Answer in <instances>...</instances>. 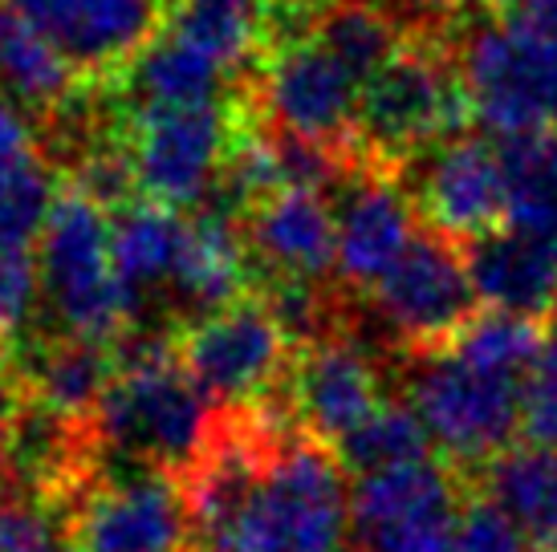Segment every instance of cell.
<instances>
[{
  "label": "cell",
  "mask_w": 557,
  "mask_h": 552,
  "mask_svg": "<svg viewBox=\"0 0 557 552\" xmlns=\"http://www.w3.org/2000/svg\"><path fill=\"white\" fill-rule=\"evenodd\" d=\"M37 305H41V276L33 248L0 240V341L21 334Z\"/></svg>",
  "instance_id": "obj_30"
},
{
  "label": "cell",
  "mask_w": 557,
  "mask_h": 552,
  "mask_svg": "<svg viewBox=\"0 0 557 552\" xmlns=\"http://www.w3.org/2000/svg\"><path fill=\"white\" fill-rule=\"evenodd\" d=\"M168 33L245 86L269 49V0H175Z\"/></svg>",
  "instance_id": "obj_23"
},
{
  "label": "cell",
  "mask_w": 557,
  "mask_h": 552,
  "mask_svg": "<svg viewBox=\"0 0 557 552\" xmlns=\"http://www.w3.org/2000/svg\"><path fill=\"white\" fill-rule=\"evenodd\" d=\"M252 264L264 280L322 285L338 261V224L325 191L285 187L240 215Z\"/></svg>",
  "instance_id": "obj_17"
},
{
  "label": "cell",
  "mask_w": 557,
  "mask_h": 552,
  "mask_svg": "<svg viewBox=\"0 0 557 552\" xmlns=\"http://www.w3.org/2000/svg\"><path fill=\"white\" fill-rule=\"evenodd\" d=\"M119 350L49 334L16 362L21 394L70 423H94V411L114 382Z\"/></svg>",
  "instance_id": "obj_20"
},
{
  "label": "cell",
  "mask_w": 557,
  "mask_h": 552,
  "mask_svg": "<svg viewBox=\"0 0 557 552\" xmlns=\"http://www.w3.org/2000/svg\"><path fill=\"white\" fill-rule=\"evenodd\" d=\"M58 196H62L58 167L37 151L25 167H16L13 175L0 179V240L21 248L37 244Z\"/></svg>",
  "instance_id": "obj_29"
},
{
  "label": "cell",
  "mask_w": 557,
  "mask_h": 552,
  "mask_svg": "<svg viewBox=\"0 0 557 552\" xmlns=\"http://www.w3.org/2000/svg\"><path fill=\"white\" fill-rule=\"evenodd\" d=\"M175 484L191 552H342L350 524L342 463L277 402L216 411L208 443Z\"/></svg>",
  "instance_id": "obj_1"
},
{
  "label": "cell",
  "mask_w": 557,
  "mask_h": 552,
  "mask_svg": "<svg viewBox=\"0 0 557 552\" xmlns=\"http://www.w3.org/2000/svg\"><path fill=\"white\" fill-rule=\"evenodd\" d=\"M444 350L460 353L465 362L488 369V374H505V378L525 382L545 353V329L542 322L488 309V313H476Z\"/></svg>",
  "instance_id": "obj_28"
},
{
  "label": "cell",
  "mask_w": 557,
  "mask_h": 552,
  "mask_svg": "<svg viewBox=\"0 0 557 552\" xmlns=\"http://www.w3.org/2000/svg\"><path fill=\"white\" fill-rule=\"evenodd\" d=\"M451 552H533L521 528L500 512V507L480 491L468 495L460 524H456V537H451Z\"/></svg>",
  "instance_id": "obj_31"
},
{
  "label": "cell",
  "mask_w": 557,
  "mask_h": 552,
  "mask_svg": "<svg viewBox=\"0 0 557 552\" xmlns=\"http://www.w3.org/2000/svg\"><path fill=\"white\" fill-rule=\"evenodd\" d=\"M184 215L159 208V203L135 200L131 208L114 212V224H110L114 273H119V285L139 301L143 313L159 292L171 289V276H175V264L184 252Z\"/></svg>",
  "instance_id": "obj_22"
},
{
  "label": "cell",
  "mask_w": 557,
  "mask_h": 552,
  "mask_svg": "<svg viewBox=\"0 0 557 552\" xmlns=\"http://www.w3.org/2000/svg\"><path fill=\"white\" fill-rule=\"evenodd\" d=\"M517 16H521L542 41H549V46L557 49V0H525V4L517 9Z\"/></svg>",
  "instance_id": "obj_36"
},
{
  "label": "cell",
  "mask_w": 557,
  "mask_h": 552,
  "mask_svg": "<svg viewBox=\"0 0 557 552\" xmlns=\"http://www.w3.org/2000/svg\"><path fill=\"white\" fill-rule=\"evenodd\" d=\"M480 301L529 322L557 317V236L500 224L465 248Z\"/></svg>",
  "instance_id": "obj_18"
},
{
  "label": "cell",
  "mask_w": 557,
  "mask_h": 552,
  "mask_svg": "<svg viewBox=\"0 0 557 552\" xmlns=\"http://www.w3.org/2000/svg\"><path fill=\"white\" fill-rule=\"evenodd\" d=\"M407 402L416 406L432 443L444 451L460 476H476L509 451L521 427L525 382L488 374L451 350L411 353L407 357Z\"/></svg>",
  "instance_id": "obj_6"
},
{
  "label": "cell",
  "mask_w": 557,
  "mask_h": 552,
  "mask_svg": "<svg viewBox=\"0 0 557 552\" xmlns=\"http://www.w3.org/2000/svg\"><path fill=\"white\" fill-rule=\"evenodd\" d=\"M342 472L379 476L391 467H407L432 455V435L423 427V418L407 399H383L350 435H342L334 443Z\"/></svg>",
  "instance_id": "obj_27"
},
{
  "label": "cell",
  "mask_w": 557,
  "mask_h": 552,
  "mask_svg": "<svg viewBox=\"0 0 557 552\" xmlns=\"http://www.w3.org/2000/svg\"><path fill=\"white\" fill-rule=\"evenodd\" d=\"M37 276L41 305L53 317L58 338L119 350L143 322L139 301L119 285L114 273L107 212L74 187H62L37 240Z\"/></svg>",
  "instance_id": "obj_3"
},
{
  "label": "cell",
  "mask_w": 557,
  "mask_h": 552,
  "mask_svg": "<svg viewBox=\"0 0 557 552\" xmlns=\"http://www.w3.org/2000/svg\"><path fill=\"white\" fill-rule=\"evenodd\" d=\"M248 110L277 135L322 147L342 159L358 151V86L306 29L269 41L264 58L245 81ZM367 163V159H362Z\"/></svg>",
  "instance_id": "obj_8"
},
{
  "label": "cell",
  "mask_w": 557,
  "mask_h": 552,
  "mask_svg": "<svg viewBox=\"0 0 557 552\" xmlns=\"http://www.w3.org/2000/svg\"><path fill=\"white\" fill-rule=\"evenodd\" d=\"M65 540V524L49 507L0 495V552H58Z\"/></svg>",
  "instance_id": "obj_32"
},
{
  "label": "cell",
  "mask_w": 557,
  "mask_h": 552,
  "mask_svg": "<svg viewBox=\"0 0 557 552\" xmlns=\"http://www.w3.org/2000/svg\"><path fill=\"white\" fill-rule=\"evenodd\" d=\"M33 154H37V126H33L29 110L0 93V179L25 167Z\"/></svg>",
  "instance_id": "obj_34"
},
{
  "label": "cell",
  "mask_w": 557,
  "mask_h": 552,
  "mask_svg": "<svg viewBox=\"0 0 557 552\" xmlns=\"http://www.w3.org/2000/svg\"><path fill=\"white\" fill-rule=\"evenodd\" d=\"M476 479L533 552H557V447H509Z\"/></svg>",
  "instance_id": "obj_24"
},
{
  "label": "cell",
  "mask_w": 557,
  "mask_h": 552,
  "mask_svg": "<svg viewBox=\"0 0 557 552\" xmlns=\"http://www.w3.org/2000/svg\"><path fill=\"white\" fill-rule=\"evenodd\" d=\"M306 37H313L358 86H367L411 41V33L374 0H313Z\"/></svg>",
  "instance_id": "obj_25"
},
{
  "label": "cell",
  "mask_w": 557,
  "mask_h": 552,
  "mask_svg": "<svg viewBox=\"0 0 557 552\" xmlns=\"http://www.w3.org/2000/svg\"><path fill=\"white\" fill-rule=\"evenodd\" d=\"M407 191L416 200V212L428 219V228H435L440 236H448V240L465 248L505 224L500 151L488 147L484 138L465 135L451 138V142H440L428 154H419L416 179L407 184Z\"/></svg>",
  "instance_id": "obj_15"
},
{
  "label": "cell",
  "mask_w": 557,
  "mask_h": 552,
  "mask_svg": "<svg viewBox=\"0 0 557 552\" xmlns=\"http://www.w3.org/2000/svg\"><path fill=\"white\" fill-rule=\"evenodd\" d=\"M480 4H484L488 13H517L525 0H480Z\"/></svg>",
  "instance_id": "obj_37"
},
{
  "label": "cell",
  "mask_w": 557,
  "mask_h": 552,
  "mask_svg": "<svg viewBox=\"0 0 557 552\" xmlns=\"http://www.w3.org/2000/svg\"><path fill=\"white\" fill-rule=\"evenodd\" d=\"M472 110L448 41L411 37L358 93V151L395 171L440 142L465 138Z\"/></svg>",
  "instance_id": "obj_4"
},
{
  "label": "cell",
  "mask_w": 557,
  "mask_h": 552,
  "mask_svg": "<svg viewBox=\"0 0 557 552\" xmlns=\"http://www.w3.org/2000/svg\"><path fill=\"white\" fill-rule=\"evenodd\" d=\"M387 16H395L411 37H432L444 41L440 33L456 25V13L465 0H374Z\"/></svg>",
  "instance_id": "obj_33"
},
{
  "label": "cell",
  "mask_w": 557,
  "mask_h": 552,
  "mask_svg": "<svg viewBox=\"0 0 557 552\" xmlns=\"http://www.w3.org/2000/svg\"><path fill=\"white\" fill-rule=\"evenodd\" d=\"M21 21L46 33L82 81L114 86L126 65L168 29L175 0H4Z\"/></svg>",
  "instance_id": "obj_13"
},
{
  "label": "cell",
  "mask_w": 557,
  "mask_h": 552,
  "mask_svg": "<svg viewBox=\"0 0 557 552\" xmlns=\"http://www.w3.org/2000/svg\"><path fill=\"white\" fill-rule=\"evenodd\" d=\"M456 70L472 118L500 142L557 126V49L517 13H484L468 25Z\"/></svg>",
  "instance_id": "obj_7"
},
{
  "label": "cell",
  "mask_w": 557,
  "mask_h": 552,
  "mask_svg": "<svg viewBox=\"0 0 557 552\" xmlns=\"http://www.w3.org/2000/svg\"><path fill=\"white\" fill-rule=\"evenodd\" d=\"M114 90L126 93V106H212L233 102L245 86L233 81L216 62H208L200 49L187 46L184 37L163 29L126 65Z\"/></svg>",
  "instance_id": "obj_21"
},
{
  "label": "cell",
  "mask_w": 557,
  "mask_h": 552,
  "mask_svg": "<svg viewBox=\"0 0 557 552\" xmlns=\"http://www.w3.org/2000/svg\"><path fill=\"white\" fill-rule=\"evenodd\" d=\"M21 399L25 394H21V378H16V357L0 341V484H4V460H9V443H13Z\"/></svg>",
  "instance_id": "obj_35"
},
{
  "label": "cell",
  "mask_w": 557,
  "mask_h": 552,
  "mask_svg": "<svg viewBox=\"0 0 557 552\" xmlns=\"http://www.w3.org/2000/svg\"><path fill=\"white\" fill-rule=\"evenodd\" d=\"M505 224L557 236V126L500 142Z\"/></svg>",
  "instance_id": "obj_26"
},
{
  "label": "cell",
  "mask_w": 557,
  "mask_h": 552,
  "mask_svg": "<svg viewBox=\"0 0 557 552\" xmlns=\"http://www.w3.org/2000/svg\"><path fill=\"white\" fill-rule=\"evenodd\" d=\"M379 386V357L358 341L355 329H338L297 346L285 378V399L277 406L301 435L334 447L383 402Z\"/></svg>",
  "instance_id": "obj_14"
},
{
  "label": "cell",
  "mask_w": 557,
  "mask_h": 552,
  "mask_svg": "<svg viewBox=\"0 0 557 552\" xmlns=\"http://www.w3.org/2000/svg\"><path fill=\"white\" fill-rule=\"evenodd\" d=\"M257 264L248 252L240 219L220 208H203L187 219L184 252L171 276V305L184 313V325L208 317L224 305H236L257 292Z\"/></svg>",
  "instance_id": "obj_19"
},
{
  "label": "cell",
  "mask_w": 557,
  "mask_h": 552,
  "mask_svg": "<svg viewBox=\"0 0 557 552\" xmlns=\"http://www.w3.org/2000/svg\"><path fill=\"white\" fill-rule=\"evenodd\" d=\"M216 423V406L175 362L171 341L135 338L119 346L114 382L94 411L102 455L126 467L180 479L203 451Z\"/></svg>",
  "instance_id": "obj_2"
},
{
  "label": "cell",
  "mask_w": 557,
  "mask_h": 552,
  "mask_svg": "<svg viewBox=\"0 0 557 552\" xmlns=\"http://www.w3.org/2000/svg\"><path fill=\"white\" fill-rule=\"evenodd\" d=\"M416 200L395 171L362 163L355 175H346L342 200L334 208L338 224L334 273L342 280V292H371L416 240Z\"/></svg>",
  "instance_id": "obj_16"
},
{
  "label": "cell",
  "mask_w": 557,
  "mask_h": 552,
  "mask_svg": "<svg viewBox=\"0 0 557 552\" xmlns=\"http://www.w3.org/2000/svg\"><path fill=\"white\" fill-rule=\"evenodd\" d=\"M367 297L379 325L407 357L451 346V338L476 317V289L468 276L465 244L440 236L428 224Z\"/></svg>",
  "instance_id": "obj_10"
},
{
  "label": "cell",
  "mask_w": 557,
  "mask_h": 552,
  "mask_svg": "<svg viewBox=\"0 0 557 552\" xmlns=\"http://www.w3.org/2000/svg\"><path fill=\"white\" fill-rule=\"evenodd\" d=\"M460 512L465 479L435 455L362 476L350 491V524L362 552H451Z\"/></svg>",
  "instance_id": "obj_11"
},
{
  "label": "cell",
  "mask_w": 557,
  "mask_h": 552,
  "mask_svg": "<svg viewBox=\"0 0 557 552\" xmlns=\"http://www.w3.org/2000/svg\"><path fill=\"white\" fill-rule=\"evenodd\" d=\"M74 552H191L180 484L163 472L102 467L65 512Z\"/></svg>",
  "instance_id": "obj_12"
},
{
  "label": "cell",
  "mask_w": 557,
  "mask_h": 552,
  "mask_svg": "<svg viewBox=\"0 0 557 552\" xmlns=\"http://www.w3.org/2000/svg\"><path fill=\"white\" fill-rule=\"evenodd\" d=\"M245 90L212 106H126L114 126L139 200L184 212L216 200L220 175L245 118Z\"/></svg>",
  "instance_id": "obj_5"
},
{
  "label": "cell",
  "mask_w": 557,
  "mask_h": 552,
  "mask_svg": "<svg viewBox=\"0 0 557 552\" xmlns=\"http://www.w3.org/2000/svg\"><path fill=\"white\" fill-rule=\"evenodd\" d=\"M175 362L216 411L269 406L294 366L297 346L261 292L208 317L180 325L171 341Z\"/></svg>",
  "instance_id": "obj_9"
}]
</instances>
